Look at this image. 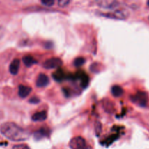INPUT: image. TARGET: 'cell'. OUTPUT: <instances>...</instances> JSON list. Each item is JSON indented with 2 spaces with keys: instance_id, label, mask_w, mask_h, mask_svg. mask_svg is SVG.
<instances>
[{
  "instance_id": "7a4b0ae2",
  "label": "cell",
  "mask_w": 149,
  "mask_h": 149,
  "mask_svg": "<svg viewBox=\"0 0 149 149\" xmlns=\"http://www.w3.org/2000/svg\"><path fill=\"white\" fill-rule=\"evenodd\" d=\"M103 15L106 16L109 18L116 19V20H125L129 16V12L125 9H117L114 12L103 14Z\"/></svg>"
},
{
  "instance_id": "52a82bcc",
  "label": "cell",
  "mask_w": 149,
  "mask_h": 149,
  "mask_svg": "<svg viewBox=\"0 0 149 149\" xmlns=\"http://www.w3.org/2000/svg\"><path fill=\"white\" fill-rule=\"evenodd\" d=\"M49 79L46 74H40L36 79V84L38 87H45L49 84Z\"/></svg>"
},
{
  "instance_id": "3957f363",
  "label": "cell",
  "mask_w": 149,
  "mask_h": 149,
  "mask_svg": "<svg viewBox=\"0 0 149 149\" xmlns=\"http://www.w3.org/2000/svg\"><path fill=\"white\" fill-rule=\"evenodd\" d=\"M121 3L118 1L114 0H102V1H97V5L99 7L104 10H117L120 6Z\"/></svg>"
},
{
  "instance_id": "e0dca14e",
  "label": "cell",
  "mask_w": 149,
  "mask_h": 149,
  "mask_svg": "<svg viewBox=\"0 0 149 149\" xmlns=\"http://www.w3.org/2000/svg\"><path fill=\"white\" fill-rule=\"evenodd\" d=\"M13 149H30V148L25 144H17V145H15L13 147Z\"/></svg>"
},
{
  "instance_id": "6da1fadb",
  "label": "cell",
  "mask_w": 149,
  "mask_h": 149,
  "mask_svg": "<svg viewBox=\"0 0 149 149\" xmlns=\"http://www.w3.org/2000/svg\"><path fill=\"white\" fill-rule=\"evenodd\" d=\"M0 132L12 141H24L30 137L29 131L14 122H4L0 125Z\"/></svg>"
},
{
  "instance_id": "ffe728a7",
  "label": "cell",
  "mask_w": 149,
  "mask_h": 149,
  "mask_svg": "<svg viewBox=\"0 0 149 149\" xmlns=\"http://www.w3.org/2000/svg\"><path fill=\"white\" fill-rule=\"evenodd\" d=\"M148 20H149V17H148Z\"/></svg>"
},
{
  "instance_id": "d6986e66",
  "label": "cell",
  "mask_w": 149,
  "mask_h": 149,
  "mask_svg": "<svg viewBox=\"0 0 149 149\" xmlns=\"http://www.w3.org/2000/svg\"><path fill=\"white\" fill-rule=\"evenodd\" d=\"M147 4H148V6H149V1H148V2H147Z\"/></svg>"
},
{
  "instance_id": "4fadbf2b",
  "label": "cell",
  "mask_w": 149,
  "mask_h": 149,
  "mask_svg": "<svg viewBox=\"0 0 149 149\" xmlns=\"http://www.w3.org/2000/svg\"><path fill=\"white\" fill-rule=\"evenodd\" d=\"M52 77H53L54 79L55 80H56V81H61L63 79L65 75H64L63 71L61 69H59L58 70V71H55V72L52 74Z\"/></svg>"
},
{
  "instance_id": "7c38bea8",
  "label": "cell",
  "mask_w": 149,
  "mask_h": 149,
  "mask_svg": "<svg viewBox=\"0 0 149 149\" xmlns=\"http://www.w3.org/2000/svg\"><path fill=\"white\" fill-rule=\"evenodd\" d=\"M123 93V89H122V87H120L119 85H115L112 87L111 93L113 96H115V97H120L121 95H122Z\"/></svg>"
},
{
  "instance_id": "8fae6325",
  "label": "cell",
  "mask_w": 149,
  "mask_h": 149,
  "mask_svg": "<svg viewBox=\"0 0 149 149\" xmlns=\"http://www.w3.org/2000/svg\"><path fill=\"white\" fill-rule=\"evenodd\" d=\"M23 62L25 64V65L28 67H30L36 63V59L31 55H26V56L23 57Z\"/></svg>"
},
{
  "instance_id": "30bf717a",
  "label": "cell",
  "mask_w": 149,
  "mask_h": 149,
  "mask_svg": "<svg viewBox=\"0 0 149 149\" xmlns=\"http://www.w3.org/2000/svg\"><path fill=\"white\" fill-rule=\"evenodd\" d=\"M32 120L34 122H42L47 119V112L45 111L36 112L32 116Z\"/></svg>"
},
{
  "instance_id": "ac0fdd59",
  "label": "cell",
  "mask_w": 149,
  "mask_h": 149,
  "mask_svg": "<svg viewBox=\"0 0 149 149\" xmlns=\"http://www.w3.org/2000/svg\"><path fill=\"white\" fill-rule=\"evenodd\" d=\"M4 33V29L3 27H1V26H0V39L2 37Z\"/></svg>"
},
{
  "instance_id": "2e32d148",
  "label": "cell",
  "mask_w": 149,
  "mask_h": 149,
  "mask_svg": "<svg viewBox=\"0 0 149 149\" xmlns=\"http://www.w3.org/2000/svg\"><path fill=\"white\" fill-rule=\"evenodd\" d=\"M41 3L47 7H52L55 4V1L54 0H42Z\"/></svg>"
},
{
  "instance_id": "9a60e30c",
  "label": "cell",
  "mask_w": 149,
  "mask_h": 149,
  "mask_svg": "<svg viewBox=\"0 0 149 149\" xmlns=\"http://www.w3.org/2000/svg\"><path fill=\"white\" fill-rule=\"evenodd\" d=\"M71 3L70 0H59L58 1V4L61 7H65Z\"/></svg>"
},
{
  "instance_id": "8992f818",
  "label": "cell",
  "mask_w": 149,
  "mask_h": 149,
  "mask_svg": "<svg viewBox=\"0 0 149 149\" xmlns=\"http://www.w3.org/2000/svg\"><path fill=\"white\" fill-rule=\"evenodd\" d=\"M132 100L134 103L140 105V106H145L148 101V97L146 93L143 92H138L137 94L132 97Z\"/></svg>"
},
{
  "instance_id": "277c9868",
  "label": "cell",
  "mask_w": 149,
  "mask_h": 149,
  "mask_svg": "<svg viewBox=\"0 0 149 149\" xmlns=\"http://www.w3.org/2000/svg\"><path fill=\"white\" fill-rule=\"evenodd\" d=\"M87 146L86 141L82 137H74L69 142V147L71 149H87Z\"/></svg>"
},
{
  "instance_id": "5b68a950",
  "label": "cell",
  "mask_w": 149,
  "mask_h": 149,
  "mask_svg": "<svg viewBox=\"0 0 149 149\" xmlns=\"http://www.w3.org/2000/svg\"><path fill=\"white\" fill-rule=\"evenodd\" d=\"M63 64V61L59 58H51L46 60L43 63V67L47 69H52L61 66Z\"/></svg>"
},
{
  "instance_id": "5bb4252c",
  "label": "cell",
  "mask_w": 149,
  "mask_h": 149,
  "mask_svg": "<svg viewBox=\"0 0 149 149\" xmlns=\"http://www.w3.org/2000/svg\"><path fill=\"white\" fill-rule=\"evenodd\" d=\"M84 62H85V60H84V58H76L75 61H74V64L75 66L79 67V66H81V65H82L84 63Z\"/></svg>"
},
{
  "instance_id": "9c48e42d",
  "label": "cell",
  "mask_w": 149,
  "mask_h": 149,
  "mask_svg": "<svg viewBox=\"0 0 149 149\" xmlns=\"http://www.w3.org/2000/svg\"><path fill=\"white\" fill-rule=\"evenodd\" d=\"M31 92V88L30 87L25 85H20L18 87V95L22 98L27 97Z\"/></svg>"
},
{
  "instance_id": "ba28073f",
  "label": "cell",
  "mask_w": 149,
  "mask_h": 149,
  "mask_svg": "<svg viewBox=\"0 0 149 149\" xmlns=\"http://www.w3.org/2000/svg\"><path fill=\"white\" fill-rule=\"evenodd\" d=\"M20 61L17 58L13 60L10 63V67H9V70H10V74L13 75H16L18 73L19 68H20Z\"/></svg>"
}]
</instances>
